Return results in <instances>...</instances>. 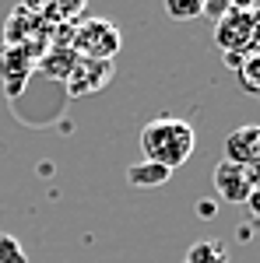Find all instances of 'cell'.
Wrapping results in <instances>:
<instances>
[{
	"mask_svg": "<svg viewBox=\"0 0 260 263\" xmlns=\"http://www.w3.org/2000/svg\"><path fill=\"white\" fill-rule=\"evenodd\" d=\"M71 42H74V57H81V60L113 63L116 49H120V28L106 18H92L88 25H81L78 32H71Z\"/></svg>",
	"mask_w": 260,
	"mask_h": 263,
	"instance_id": "2",
	"label": "cell"
},
{
	"mask_svg": "<svg viewBox=\"0 0 260 263\" xmlns=\"http://www.w3.org/2000/svg\"><path fill=\"white\" fill-rule=\"evenodd\" d=\"M165 14L172 21H197L204 18V0H162Z\"/></svg>",
	"mask_w": 260,
	"mask_h": 263,
	"instance_id": "10",
	"label": "cell"
},
{
	"mask_svg": "<svg viewBox=\"0 0 260 263\" xmlns=\"http://www.w3.org/2000/svg\"><path fill=\"white\" fill-rule=\"evenodd\" d=\"M236 81H239V88L246 91V95L260 99V49H257V53H246V57H242L239 70H236Z\"/></svg>",
	"mask_w": 260,
	"mask_h": 263,
	"instance_id": "9",
	"label": "cell"
},
{
	"mask_svg": "<svg viewBox=\"0 0 260 263\" xmlns=\"http://www.w3.org/2000/svg\"><path fill=\"white\" fill-rule=\"evenodd\" d=\"M211 186H215V193H218L221 203H246L250 190H253L257 182H253V176H250L246 165L218 162L215 172H211Z\"/></svg>",
	"mask_w": 260,
	"mask_h": 263,
	"instance_id": "4",
	"label": "cell"
},
{
	"mask_svg": "<svg viewBox=\"0 0 260 263\" xmlns=\"http://www.w3.org/2000/svg\"><path fill=\"white\" fill-rule=\"evenodd\" d=\"M109 74H113L109 60H81L78 57L67 74V88H71V95H88V91H99L109 81Z\"/></svg>",
	"mask_w": 260,
	"mask_h": 263,
	"instance_id": "6",
	"label": "cell"
},
{
	"mask_svg": "<svg viewBox=\"0 0 260 263\" xmlns=\"http://www.w3.org/2000/svg\"><path fill=\"white\" fill-rule=\"evenodd\" d=\"M194 147H197V134L180 116H155L151 123H144V130H141L144 162L165 165L169 172L180 168L183 162H190Z\"/></svg>",
	"mask_w": 260,
	"mask_h": 263,
	"instance_id": "1",
	"label": "cell"
},
{
	"mask_svg": "<svg viewBox=\"0 0 260 263\" xmlns=\"http://www.w3.org/2000/svg\"><path fill=\"white\" fill-rule=\"evenodd\" d=\"M169 168L165 165H155V162H134L127 168V182L134 190H155V186H165L169 182Z\"/></svg>",
	"mask_w": 260,
	"mask_h": 263,
	"instance_id": "7",
	"label": "cell"
},
{
	"mask_svg": "<svg viewBox=\"0 0 260 263\" xmlns=\"http://www.w3.org/2000/svg\"><path fill=\"white\" fill-rule=\"evenodd\" d=\"M197 214H200V221H211L218 214V200H197Z\"/></svg>",
	"mask_w": 260,
	"mask_h": 263,
	"instance_id": "14",
	"label": "cell"
},
{
	"mask_svg": "<svg viewBox=\"0 0 260 263\" xmlns=\"http://www.w3.org/2000/svg\"><path fill=\"white\" fill-rule=\"evenodd\" d=\"M246 207H250V214H253V221H257V228H260V182L250 190V197H246Z\"/></svg>",
	"mask_w": 260,
	"mask_h": 263,
	"instance_id": "12",
	"label": "cell"
},
{
	"mask_svg": "<svg viewBox=\"0 0 260 263\" xmlns=\"http://www.w3.org/2000/svg\"><path fill=\"white\" fill-rule=\"evenodd\" d=\"M225 11H229V0H204V14H211L215 21H218Z\"/></svg>",
	"mask_w": 260,
	"mask_h": 263,
	"instance_id": "13",
	"label": "cell"
},
{
	"mask_svg": "<svg viewBox=\"0 0 260 263\" xmlns=\"http://www.w3.org/2000/svg\"><path fill=\"white\" fill-rule=\"evenodd\" d=\"M180 263H229V246L221 239H200L186 249Z\"/></svg>",
	"mask_w": 260,
	"mask_h": 263,
	"instance_id": "8",
	"label": "cell"
},
{
	"mask_svg": "<svg viewBox=\"0 0 260 263\" xmlns=\"http://www.w3.org/2000/svg\"><path fill=\"white\" fill-rule=\"evenodd\" d=\"M0 263H28L25 246L14 235H7V232H0Z\"/></svg>",
	"mask_w": 260,
	"mask_h": 263,
	"instance_id": "11",
	"label": "cell"
},
{
	"mask_svg": "<svg viewBox=\"0 0 260 263\" xmlns=\"http://www.w3.org/2000/svg\"><path fill=\"white\" fill-rule=\"evenodd\" d=\"M260 7L253 11H225L215 25V42L221 53H253V32H257Z\"/></svg>",
	"mask_w": 260,
	"mask_h": 263,
	"instance_id": "3",
	"label": "cell"
},
{
	"mask_svg": "<svg viewBox=\"0 0 260 263\" xmlns=\"http://www.w3.org/2000/svg\"><path fill=\"white\" fill-rule=\"evenodd\" d=\"M221 151H225L221 162H232V165L250 168L253 162H260V123H246L239 130H232L221 144Z\"/></svg>",
	"mask_w": 260,
	"mask_h": 263,
	"instance_id": "5",
	"label": "cell"
},
{
	"mask_svg": "<svg viewBox=\"0 0 260 263\" xmlns=\"http://www.w3.org/2000/svg\"><path fill=\"white\" fill-rule=\"evenodd\" d=\"M250 176H253V182H260V162L250 165Z\"/></svg>",
	"mask_w": 260,
	"mask_h": 263,
	"instance_id": "15",
	"label": "cell"
}]
</instances>
